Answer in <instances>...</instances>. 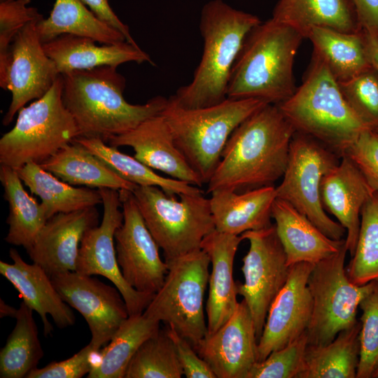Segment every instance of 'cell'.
I'll list each match as a JSON object with an SVG mask.
<instances>
[{"mask_svg":"<svg viewBox=\"0 0 378 378\" xmlns=\"http://www.w3.org/2000/svg\"><path fill=\"white\" fill-rule=\"evenodd\" d=\"M295 132L277 105L267 104L255 111L229 137L206 193L273 186L285 172Z\"/></svg>","mask_w":378,"mask_h":378,"instance_id":"obj_1","label":"cell"},{"mask_svg":"<svg viewBox=\"0 0 378 378\" xmlns=\"http://www.w3.org/2000/svg\"><path fill=\"white\" fill-rule=\"evenodd\" d=\"M62 101L72 115L79 136L108 140L161 113L167 99L157 96L144 104L127 102L125 77L117 66H101L62 74Z\"/></svg>","mask_w":378,"mask_h":378,"instance_id":"obj_2","label":"cell"},{"mask_svg":"<svg viewBox=\"0 0 378 378\" xmlns=\"http://www.w3.org/2000/svg\"><path fill=\"white\" fill-rule=\"evenodd\" d=\"M304 37L271 18L247 35L234 64L227 97L279 104L295 92L293 64Z\"/></svg>","mask_w":378,"mask_h":378,"instance_id":"obj_3","label":"cell"},{"mask_svg":"<svg viewBox=\"0 0 378 378\" xmlns=\"http://www.w3.org/2000/svg\"><path fill=\"white\" fill-rule=\"evenodd\" d=\"M262 21L223 0H211L202 8L200 30L203 52L193 78L170 97L186 108L219 104L227 99V85L237 57L248 33Z\"/></svg>","mask_w":378,"mask_h":378,"instance_id":"obj_4","label":"cell"},{"mask_svg":"<svg viewBox=\"0 0 378 378\" xmlns=\"http://www.w3.org/2000/svg\"><path fill=\"white\" fill-rule=\"evenodd\" d=\"M277 106L295 132L315 139L340 157L370 129L349 106L326 64L314 54L302 83Z\"/></svg>","mask_w":378,"mask_h":378,"instance_id":"obj_5","label":"cell"},{"mask_svg":"<svg viewBox=\"0 0 378 378\" xmlns=\"http://www.w3.org/2000/svg\"><path fill=\"white\" fill-rule=\"evenodd\" d=\"M267 104L258 99H225L202 108H186L167 98L161 115L174 143L203 184L216 169L225 144L244 120Z\"/></svg>","mask_w":378,"mask_h":378,"instance_id":"obj_6","label":"cell"},{"mask_svg":"<svg viewBox=\"0 0 378 378\" xmlns=\"http://www.w3.org/2000/svg\"><path fill=\"white\" fill-rule=\"evenodd\" d=\"M60 74L41 98L18 112L14 127L0 139V163L18 169L41 164L79 136V130L62 101Z\"/></svg>","mask_w":378,"mask_h":378,"instance_id":"obj_7","label":"cell"},{"mask_svg":"<svg viewBox=\"0 0 378 378\" xmlns=\"http://www.w3.org/2000/svg\"><path fill=\"white\" fill-rule=\"evenodd\" d=\"M133 195L144 220L168 260L200 249L215 225L203 193L168 195L157 186H137Z\"/></svg>","mask_w":378,"mask_h":378,"instance_id":"obj_8","label":"cell"},{"mask_svg":"<svg viewBox=\"0 0 378 378\" xmlns=\"http://www.w3.org/2000/svg\"><path fill=\"white\" fill-rule=\"evenodd\" d=\"M165 262L164 281L144 314L173 328L195 349L208 332L204 298L210 258L200 248Z\"/></svg>","mask_w":378,"mask_h":378,"instance_id":"obj_9","label":"cell"},{"mask_svg":"<svg viewBox=\"0 0 378 378\" xmlns=\"http://www.w3.org/2000/svg\"><path fill=\"white\" fill-rule=\"evenodd\" d=\"M347 253L344 244L315 263L309 274L312 312L307 330L309 344H327L340 331L355 325L360 303L374 286V281L361 286L350 281L345 267Z\"/></svg>","mask_w":378,"mask_h":378,"instance_id":"obj_10","label":"cell"},{"mask_svg":"<svg viewBox=\"0 0 378 378\" xmlns=\"http://www.w3.org/2000/svg\"><path fill=\"white\" fill-rule=\"evenodd\" d=\"M341 157L315 139L295 132L276 197L284 200L305 215L326 236L342 239L344 227L332 220L323 206L321 183L323 176L335 167Z\"/></svg>","mask_w":378,"mask_h":378,"instance_id":"obj_11","label":"cell"},{"mask_svg":"<svg viewBox=\"0 0 378 378\" xmlns=\"http://www.w3.org/2000/svg\"><path fill=\"white\" fill-rule=\"evenodd\" d=\"M249 242L241 268L244 281H236L237 293L243 297L252 316L258 340L269 309L285 285L290 270L274 224L241 234Z\"/></svg>","mask_w":378,"mask_h":378,"instance_id":"obj_12","label":"cell"},{"mask_svg":"<svg viewBox=\"0 0 378 378\" xmlns=\"http://www.w3.org/2000/svg\"><path fill=\"white\" fill-rule=\"evenodd\" d=\"M41 19L24 25L0 55V87L12 94L2 120L4 126L29 102L43 97L60 75L39 38L37 23Z\"/></svg>","mask_w":378,"mask_h":378,"instance_id":"obj_13","label":"cell"},{"mask_svg":"<svg viewBox=\"0 0 378 378\" xmlns=\"http://www.w3.org/2000/svg\"><path fill=\"white\" fill-rule=\"evenodd\" d=\"M104 207L101 223L90 228L81 241L76 272L100 275L111 281L121 293L130 316L142 314L154 295L141 293L125 280L117 260L114 236L123 221L119 191L99 189Z\"/></svg>","mask_w":378,"mask_h":378,"instance_id":"obj_14","label":"cell"},{"mask_svg":"<svg viewBox=\"0 0 378 378\" xmlns=\"http://www.w3.org/2000/svg\"><path fill=\"white\" fill-rule=\"evenodd\" d=\"M123 212L122 225L114 239L117 260L127 283L136 290L154 295L162 286L168 265L149 232L133 192L120 190Z\"/></svg>","mask_w":378,"mask_h":378,"instance_id":"obj_15","label":"cell"},{"mask_svg":"<svg viewBox=\"0 0 378 378\" xmlns=\"http://www.w3.org/2000/svg\"><path fill=\"white\" fill-rule=\"evenodd\" d=\"M50 278L63 300L83 316L91 333L90 343L99 351L130 316L118 289L76 271Z\"/></svg>","mask_w":378,"mask_h":378,"instance_id":"obj_16","label":"cell"},{"mask_svg":"<svg viewBox=\"0 0 378 378\" xmlns=\"http://www.w3.org/2000/svg\"><path fill=\"white\" fill-rule=\"evenodd\" d=\"M314 265L302 262L290 266L287 281L269 309L258 342L257 362L307 331L312 312L308 279Z\"/></svg>","mask_w":378,"mask_h":378,"instance_id":"obj_17","label":"cell"},{"mask_svg":"<svg viewBox=\"0 0 378 378\" xmlns=\"http://www.w3.org/2000/svg\"><path fill=\"white\" fill-rule=\"evenodd\" d=\"M258 342L252 316L242 300L227 322L195 349L216 378H247L257 362Z\"/></svg>","mask_w":378,"mask_h":378,"instance_id":"obj_18","label":"cell"},{"mask_svg":"<svg viewBox=\"0 0 378 378\" xmlns=\"http://www.w3.org/2000/svg\"><path fill=\"white\" fill-rule=\"evenodd\" d=\"M98 224L95 206L57 214L47 220L27 252L31 261L50 277L74 272L83 236Z\"/></svg>","mask_w":378,"mask_h":378,"instance_id":"obj_19","label":"cell"},{"mask_svg":"<svg viewBox=\"0 0 378 378\" xmlns=\"http://www.w3.org/2000/svg\"><path fill=\"white\" fill-rule=\"evenodd\" d=\"M107 144L117 148H132L136 159L172 178L198 187L203 185L176 147L171 130L161 114L146 119L126 132L111 137Z\"/></svg>","mask_w":378,"mask_h":378,"instance_id":"obj_20","label":"cell"},{"mask_svg":"<svg viewBox=\"0 0 378 378\" xmlns=\"http://www.w3.org/2000/svg\"><path fill=\"white\" fill-rule=\"evenodd\" d=\"M374 192L360 170L345 155L322 178L323 206L346 230L345 245L351 256L357 244L362 208Z\"/></svg>","mask_w":378,"mask_h":378,"instance_id":"obj_21","label":"cell"},{"mask_svg":"<svg viewBox=\"0 0 378 378\" xmlns=\"http://www.w3.org/2000/svg\"><path fill=\"white\" fill-rule=\"evenodd\" d=\"M9 256L13 262L1 260L0 273L18 291L23 302L38 314L44 335H48L53 330L48 315L59 328L73 326L76 321L74 312L61 298L46 272L34 262H26L15 248L10 249Z\"/></svg>","mask_w":378,"mask_h":378,"instance_id":"obj_22","label":"cell"},{"mask_svg":"<svg viewBox=\"0 0 378 378\" xmlns=\"http://www.w3.org/2000/svg\"><path fill=\"white\" fill-rule=\"evenodd\" d=\"M242 240L241 235L214 230L202 242L201 248L209 255L211 265L205 307L207 334L215 332L225 323L238 305L233 265L235 254Z\"/></svg>","mask_w":378,"mask_h":378,"instance_id":"obj_23","label":"cell"},{"mask_svg":"<svg viewBox=\"0 0 378 378\" xmlns=\"http://www.w3.org/2000/svg\"><path fill=\"white\" fill-rule=\"evenodd\" d=\"M95 42L87 37L62 34L43 46L60 74L101 66L118 67L129 62L154 65L146 52L127 41L102 46H97Z\"/></svg>","mask_w":378,"mask_h":378,"instance_id":"obj_24","label":"cell"},{"mask_svg":"<svg viewBox=\"0 0 378 378\" xmlns=\"http://www.w3.org/2000/svg\"><path fill=\"white\" fill-rule=\"evenodd\" d=\"M272 218L287 258L288 266L306 262L315 264L338 252L345 239H332L288 202L276 198Z\"/></svg>","mask_w":378,"mask_h":378,"instance_id":"obj_25","label":"cell"},{"mask_svg":"<svg viewBox=\"0 0 378 378\" xmlns=\"http://www.w3.org/2000/svg\"><path fill=\"white\" fill-rule=\"evenodd\" d=\"M210 194L215 229L219 232L241 235L272 225V208L276 198L274 185L241 192L220 189Z\"/></svg>","mask_w":378,"mask_h":378,"instance_id":"obj_26","label":"cell"},{"mask_svg":"<svg viewBox=\"0 0 378 378\" xmlns=\"http://www.w3.org/2000/svg\"><path fill=\"white\" fill-rule=\"evenodd\" d=\"M39 164L71 186L132 192L138 186L122 178L85 146L75 141L64 146Z\"/></svg>","mask_w":378,"mask_h":378,"instance_id":"obj_27","label":"cell"},{"mask_svg":"<svg viewBox=\"0 0 378 378\" xmlns=\"http://www.w3.org/2000/svg\"><path fill=\"white\" fill-rule=\"evenodd\" d=\"M272 18L296 29L304 38L314 27L344 32L362 29L350 0H279Z\"/></svg>","mask_w":378,"mask_h":378,"instance_id":"obj_28","label":"cell"},{"mask_svg":"<svg viewBox=\"0 0 378 378\" xmlns=\"http://www.w3.org/2000/svg\"><path fill=\"white\" fill-rule=\"evenodd\" d=\"M313 53L338 81L351 79L372 66L368 58L364 31L344 32L326 27L312 28L307 34Z\"/></svg>","mask_w":378,"mask_h":378,"instance_id":"obj_29","label":"cell"},{"mask_svg":"<svg viewBox=\"0 0 378 378\" xmlns=\"http://www.w3.org/2000/svg\"><path fill=\"white\" fill-rule=\"evenodd\" d=\"M42 43L62 34L90 38L102 44L126 41L118 30L99 19L81 0H55L47 18L37 23Z\"/></svg>","mask_w":378,"mask_h":378,"instance_id":"obj_30","label":"cell"},{"mask_svg":"<svg viewBox=\"0 0 378 378\" xmlns=\"http://www.w3.org/2000/svg\"><path fill=\"white\" fill-rule=\"evenodd\" d=\"M0 181L9 210L5 241L27 249L48 220L45 208L25 190L15 169L1 164Z\"/></svg>","mask_w":378,"mask_h":378,"instance_id":"obj_31","label":"cell"},{"mask_svg":"<svg viewBox=\"0 0 378 378\" xmlns=\"http://www.w3.org/2000/svg\"><path fill=\"white\" fill-rule=\"evenodd\" d=\"M16 170L24 185L40 198L48 219L59 213H69L102 204L99 189L76 188L39 164L29 162Z\"/></svg>","mask_w":378,"mask_h":378,"instance_id":"obj_32","label":"cell"},{"mask_svg":"<svg viewBox=\"0 0 378 378\" xmlns=\"http://www.w3.org/2000/svg\"><path fill=\"white\" fill-rule=\"evenodd\" d=\"M360 329L358 321L327 344H308L299 378H356Z\"/></svg>","mask_w":378,"mask_h":378,"instance_id":"obj_33","label":"cell"},{"mask_svg":"<svg viewBox=\"0 0 378 378\" xmlns=\"http://www.w3.org/2000/svg\"><path fill=\"white\" fill-rule=\"evenodd\" d=\"M160 322L141 314L129 316L109 343L99 351L88 378H124L127 365L139 347L160 329Z\"/></svg>","mask_w":378,"mask_h":378,"instance_id":"obj_34","label":"cell"},{"mask_svg":"<svg viewBox=\"0 0 378 378\" xmlns=\"http://www.w3.org/2000/svg\"><path fill=\"white\" fill-rule=\"evenodd\" d=\"M74 141L85 146L122 178L139 186H157L170 196L203 193L198 186L159 175L134 156L120 152L99 138L78 136Z\"/></svg>","mask_w":378,"mask_h":378,"instance_id":"obj_35","label":"cell"},{"mask_svg":"<svg viewBox=\"0 0 378 378\" xmlns=\"http://www.w3.org/2000/svg\"><path fill=\"white\" fill-rule=\"evenodd\" d=\"M15 318V326L0 351L1 378H26L43 356L33 310L23 301Z\"/></svg>","mask_w":378,"mask_h":378,"instance_id":"obj_36","label":"cell"},{"mask_svg":"<svg viewBox=\"0 0 378 378\" xmlns=\"http://www.w3.org/2000/svg\"><path fill=\"white\" fill-rule=\"evenodd\" d=\"M346 271L350 281L358 286L378 281V191L362 208L356 249Z\"/></svg>","mask_w":378,"mask_h":378,"instance_id":"obj_37","label":"cell"},{"mask_svg":"<svg viewBox=\"0 0 378 378\" xmlns=\"http://www.w3.org/2000/svg\"><path fill=\"white\" fill-rule=\"evenodd\" d=\"M183 375L174 344L164 328L139 347L124 378H181Z\"/></svg>","mask_w":378,"mask_h":378,"instance_id":"obj_38","label":"cell"},{"mask_svg":"<svg viewBox=\"0 0 378 378\" xmlns=\"http://www.w3.org/2000/svg\"><path fill=\"white\" fill-rule=\"evenodd\" d=\"M360 358L356 378H372L378 368V281L360 302Z\"/></svg>","mask_w":378,"mask_h":378,"instance_id":"obj_39","label":"cell"},{"mask_svg":"<svg viewBox=\"0 0 378 378\" xmlns=\"http://www.w3.org/2000/svg\"><path fill=\"white\" fill-rule=\"evenodd\" d=\"M345 99L372 130L378 127V72L372 66L355 77L338 82Z\"/></svg>","mask_w":378,"mask_h":378,"instance_id":"obj_40","label":"cell"},{"mask_svg":"<svg viewBox=\"0 0 378 378\" xmlns=\"http://www.w3.org/2000/svg\"><path fill=\"white\" fill-rule=\"evenodd\" d=\"M307 346L306 331L287 346L272 351L265 360L256 362L247 378H299Z\"/></svg>","mask_w":378,"mask_h":378,"instance_id":"obj_41","label":"cell"},{"mask_svg":"<svg viewBox=\"0 0 378 378\" xmlns=\"http://www.w3.org/2000/svg\"><path fill=\"white\" fill-rule=\"evenodd\" d=\"M31 0H0V55L16 34L27 23L43 16L29 6Z\"/></svg>","mask_w":378,"mask_h":378,"instance_id":"obj_42","label":"cell"},{"mask_svg":"<svg viewBox=\"0 0 378 378\" xmlns=\"http://www.w3.org/2000/svg\"><path fill=\"white\" fill-rule=\"evenodd\" d=\"M89 343L71 357L61 361H53L41 368L32 370L26 378H80L88 374L94 363L91 358L97 354Z\"/></svg>","mask_w":378,"mask_h":378,"instance_id":"obj_43","label":"cell"},{"mask_svg":"<svg viewBox=\"0 0 378 378\" xmlns=\"http://www.w3.org/2000/svg\"><path fill=\"white\" fill-rule=\"evenodd\" d=\"M344 155L355 163L372 190L378 191V134L371 129L364 131Z\"/></svg>","mask_w":378,"mask_h":378,"instance_id":"obj_44","label":"cell"},{"mask_svg":"<svg viewBox=\"0 0 378 378\" xmlns=\"http://www.w3.org/2000/svg\"><path fill=\"white\" fill-rule=\"evenodd\" d=\"M165 329L172 340L177 356L187 378H216L215 374L190 342L181 336L173 328L166 325Z\"/></svg>","mask_w":378,"mask_h":378,"instance_id":"obj_45","label":"cell"},{"mask_svg":"<svg viewBox=\"0 0 378 378\" xmlns=\"http://www.w3.org/2000/svg\"><path fill=\"white\" fill-rule=\"evenodd\" d=\"M102 20L120 31L126 41L139 47L130 33L129 27L124 24L113 12L108 0H81Z\"/></svg>","mask_w":378,"mask_h":378,"instance_id":"obj_46","label":"cell"},{"mask_svg":"<svg viewBox=\"0 0 378 378\" xmlns=\"http://www.w3.org/2000/svg\"><path fill=\"white\" fill-rule=\"evenodd\" d=\"M360 28L378 37V0H350Z\"/></svg>","mask_w":378,"mask_h":378,"instance_id":"obj_47","label":"cell"},{"mask_svg":"<svg viewBox=\"0 0 378 378\" xmlns=\"http://www.w3.org/2000/svg\"><path fill=\"white\" fill-rule=\"evenodd\" d=\"M368 58L372 66L378 72V37L364 31Z\"/></svg>","mask_w":378,"mask_h":378,"instance_id":"obj_48","label":"cell"},{"mask_svg":"<svg viewBox=\"0 0 378 378\" xmlns=\"http://www.w3.org/2000/svg\"><path fill=\"white\" fill-rule=\"evenodd\" d=\"M18 309L6 304L2 299L0 300V317L4 318L10 316L15 318L18 314Z\"/></svg>","mask_w":378,"mask_h":378,"instance_id":"obj_49","label":"cell"},{"mask_svg":"<svg viewBox=\"0 0 378 378\" xmlns=\"http://www.w3.org/2000/svg\"><path fill=\"white\" fill-rule=\"evenodd\" d=\"M372 378H378V368L372 375Z\"/></svg>","mask_w":378,"mask_h":378,"instance_id":"obj_50","label":"cell"},{"mask_svg":"<svg viewBox=\"0 0 378 378\" xmlns=\"http://www.w3.org/2000/svg\"><path fill=\"white\" fill-rule=\"evenodd\" d=\"M373 130L378 134V127H375Z\"/></svg>","mask_w":378,"mask_h":378,"instance_id":"obj_51","label":"cell"}]
</instances>
